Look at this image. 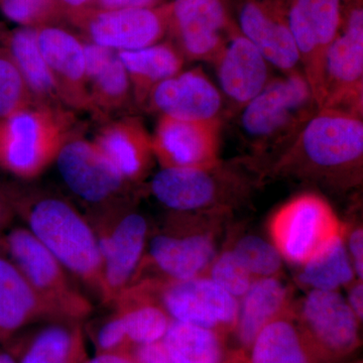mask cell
Instances as JSON below:
<instances>
[{
    "label": "cell",
    "instance_id": "obj_28",
    "mask_svg": "<svg viewBox=\"0 0 363 363\" xmlns=\"http://www.w3.org/2000/svg\"><path fill=\"white\" fill-rule=\"evenodd\" d=\"M250 350V363H314V348L298 326L294 308L267 325Z\"/></svg>",
    "mask_w": 363,
    "mask_h": 363
},
{
    "label": "cell",
    "instance_id": "obj_29",
    "mask_svg": "<svg viewBox=\"0 0 363 363\" xmlns=\"http://www.w3.org/2000/svg\"><path fill=\"white\" fill-rule=\"evenodd\" d=\"M4 48L13 57L35 104L64 106L38 44L37 28L21 26L7 35ZM66 107V106H65Z\"/></svg>",
    "mask_w": 363,
    "mask_h": 363
},
{
    "label": "cell",
    "instance_id": "obj_2",
    "mask_svg": "<svg viewBox=\"0 0 363 363\" xmlns=\"http://www.w3.org/2000/svg\"><path fill=\"white\" fill-rule=\"evenodd\" d=\"M363 123L359 114L318 108L297 133L279 169L327 185L352 186L362 178Z\"/></svg>",
    "mask_w": 363,
    "mask_h": 363
},
{
    "label": "cell",
    "instance_id": "obj_20",
    "mask_svg": "<svg viewBox=\"0 0 363 363\" xmlns=\"http://www.w3.org/2000/svg\"><path fill=\"white\" fill-rule=\"evenodd\" d=\"M92 142L130 185L147 175L154 150L152 136L140 119L123 116L105 121Z\"/></svg>",
    "mask_w": 363,
    "mask_h": 363
},
{
    "label": "cell",
    "instance_id": "obj_34",
    "mask_svg": "<svg viewBox=\"0 0 363 363\" xmlns=\"http://www.w3.org/2000/svg\"><path fill=\"white\" fill-rule=\"evenodd\" d=\"M32 93L4 47H0V119L35 105Z\"/></svg>",
    "mask_w": 363,
    "mask_h": 363
},
{
    "label": "cell",
    "instance_id": "obj_10",
    "mask_svg": "<svg viewBox=\"0 0 363 363\" xmlns=\"http://www.w3.org/2000/svg\"><path fill=\"white\" fill-rule=\"evenodd\" d=\"M150 192L177 213L223 208L234 199L245 185L240 177L223 168L219 162L205 168H162L152 177Z\"/></svg>",
    "mask_w": 363,
    "mask_h": 363
},
{
    "label": "cell",
    "instance_id": "obj_16",
    "mask_svg": "<svg viewBox=\"0 0 363 363\" xmlns=\"http://www.w3.org/2000/svg\"><path fill=\"white\" fill-rule=\"evenodd\" d=\"M219 121H190L160 116L152 136L162 168H205L219 162Z\"/></svg>",
    "mask_w": 363,
    "mask_h": 363
},
{
    "label": "cell",
    "instance_id": "obj_43",
    "mask_svg": "<svg viewBox=\"0 0 363 363\" xmlns=\"http://www.w3.org/2000/svg\"><path fill=\"white\" fill-rule=\"evenodd\" d=\"M96 0H55L62 16H70L85 9H92Z\"/></svg>",
    "mask_w": 363,
    "mask_h": 363
},
{
    "label": "cell",
    "instance_id": "obj_1",
    "mask_svg": "<svg viewBox=\"0 0 363 363\" xmlns=\"http://www.w3.org/2000/svg\"><path fill=\"white\" fill-rule=\"evenodd\" d=\"M16 213L74 281L106 305L102 259L90 221L62 195L14 186Z\"/></svg>",
    "mask_w": 363,
    "mask_h": 363
},
{
    "label": "cell",
    "instance_id": "obj_30",
    "mask_svg": "<svg viewBox=\"0 0 363 363\" xmlns=\"http://www.w3.org/2000/svg\"><path fill=\"white\" fill-rule=\"evenodd\" d=\"M16 357L18 363H82V329L78 322L51 321L23 343Z\"/></svg>",
    "mask_w": 363,
    "mask_h": 363
},
{
    "label": "cell",
    "instance_id": "obj_33",
    "mask_svg": "<svg viewBox=\"0 0 363 363\" xmlns=\"http://www.w3.org/2000/svg\"><path fill=\"white\" fill-rule=\"evenodd\" d=\"M230 250L253 279L278 277L283 267V257L274 243L259 236H243Z\"/></svg>",
    "mask_w": 363,
    "mask_h": 363
},
{
    "label": "cell",
    "instance_id": "obj_35",
    "mask_svg": "<svg viewBox=\"0 0 363 363\" xmlns=\"http://www.w3.org/2000/svg\"><path fill=\"white\" fill-rule=\"evenodd\" d=\"M0 9L9 21L26 28L54 25L62 16L55 0H0Z\"/></svg>",
    "mask_w": 363,
    "mask_h": 363
},
{
    "label": "cell",
    "instance_id": "obj_6",
    "mask_svg": "<svg viewBox=\"0 0 363 363\" xmlns=\"http://www.w3.org/2000/svg\"><path fill=\"white\" fill-rule=\"evenodd\" d=\"M135 283L140 284L174 321L217 332L235 327L238 298L207 276L186 281L145 278Z\"/></svg>",
    "mask_w": 363,
    "mask_h": 363
},
{
    "label": "cell",
    "instance_id": "obj_26",
    "mask_svg": "<svg viewBox=\"0 0 363 363\" xmlns=\"http://www.w3.org/2000/svg\"><path fill=\"white\" fill-rule=\"evenodd\" d=\"M111 307L123 318L130 346L160 342L172 322L168 313L138 283L124 289Z\"/></svg>",
    "mask_w": 363,
    "mask_h": 363
},
{
    "label": "cell",
    "instance_id": "obj_36",
    "mask_svg": "<svg viewBox=\"0 0 363 363\" xmlns=\"http://www.w3.org/2000/svg\"><path fill=\"white\" fill-rule=\"evenodd\" d=\"M207 277L238 300L247 292L255 279L231 250L215 257Z\"/></svg>",
    "mask_w": 363,
    "mask_h": 363
},
{
    "label": "cell",
    "instance_id": "obj_12",
    "mask_svg": "<svg viewBox=\"0 0 363 363\" xmlns=\"http://www.w3.org/2000/svg\"><path fill=\"white\" fill-rule=\"evenodd\" d=\"M294 315L315 351L343 357L359 343V321L338 291H310Z\"/></svg>",
    "mask_w": 363,
    "mask_h": 363
},
{
    "label": "cell",
    "instance_id": "obj_44",
    "mask_svg": "<svg viewBox=\"0 0 363 363\" xmlns=\"http://www.w3.org/2000/svg\"><path fill=\"white\" fill-rule=\"evenodd\" d=\"M82 363H136L130 351L123 352L97 353L96 357L85 359Z\"/></svg>",
    "mask_w": 363,
    "mask_h": 363
},
{
    "label": "cell",
    "instance_id": "obj_5",
    "mask_svg": "<svg viewBox=\"0 0 363 363\" xmlns=\"http://www.w3.org/2000/svg\"><path fill=\"white\" fill-rule=\"evenodd\" d=\"M88 220L96 233L106 306H111L140 269L149 241V222L128 200L91 211Z\"/></svg>",
    "mask_w": 363,
    "mask_h": 363
},
{
    "label": "cell",
    "instance_id": "obj_31",
    "mask_svg": "<svg viewBox=\"0 0 363 363\" xmlns=\"http://www.w3.org/2000/svg\"><path fill=\"white\" fill-rule=\"evenodd\" d=\"M346 228V225H345ZM357 279L345 243V230L332 238L300 266L298 281L309 291H338Z\"/></svg>",
    "mask_w": 363,
    "mask_h": 363
},
{
    "label": "cell",
    "instance_id": "obj_37",
    "mask_svg": "<svg viewBox=\"0 0 363 363\" xmlns=\"http://www.w3.org/2000/svg\"><path fill=\"white\" fill-rule=\"evenodd\" d=\"M93 340L97 353L130 351L128 347L130 344L126 336L123 318L116 310L111 315L98 322Z\"/></svg>",
    "mask_w": 363,
    "mask_h": 363
},
{
    "label": "cell",
    "instance_id": "obj_4",
    "mask_svg": "<svg viewBox=\"0 0 363 363\" xmlns=\"http://www.w3.org/2000/svg\"><path fill=\"white\" fill-rule=\"evenodd\" d=\"M9 257L57 320L80 322L92 312L89 298L70 274L26 227L4 235Z\"/></svg>",
    "mask_w": 363,
    "mask_h": 363
},
{
    "label": "cell",
    "instance_id": "obj_25",
    "mask_svg": "<svg viewBox=\"0 0 363 363\" xmlns=\"http://www.w3.org/2000/svg\"><path fill=\"white\" fill-rule=\"evenodd\" d=\"M240 25L243 37L257 47L269 65L290 74L298 72L300 55L288 23L274 20L255 4L241 9Z\"/></svg>",
    "mask_w": 363,
    "mask_h": 363
},
{
    "label": "cell",
    "instance_id": "obj_3",
    "mask_svg": "<svg viewBox=\"0 0 363 363\" xmlns=\"http://www.w3.org/2000/svg\"><path fill=\"white\" fill-rule=\"evenodd\" d=\"M77 135L75 116L65 106L35 104L0 119V169L23 180L38 178Z\"/></svg>",
    "mask_w": 363,
    "mask_h": 363
},
{
    "label": "cell",
    "instance_id": "obj_24",
    "mask_svg": "<svg viewBox=\"0 0 363 363\" xmlns=\"http://www.w3.org/2000/svg\"><path fill=\"white\" fill-rule=\"evenodd\" d=\"M290 286L279 279L259 278L238 300V315L234 330L243 347L250 350L260 331L294 308Z\"/></svg>",
    "mask_w": 363,
    "mask_h": 363
},
{
    "label": "cell",
    "instance_id": "obj_22",
    "mask_svg": "<svg viewBox=\"0 0 363 363\" xmlns=\"http://www.w3.org/2000/svg\"><path fill=\"white\" fill-rule=\"evenodd\" d=\"M215 62L222 92L240 106L247 104L271 81L269 64L243 35L224 45Z\"/></svg>",
    "mask_w": 363,
    "mask_h": 363
},
{
    "label": "cell",
    "instance_id": "obj_32",
    "mask_svg": "<svg viewBox=\"0 0 363 363\" xmlns=\"http://www.w3.org/2000/svg\"><path fill=\"white\" fill-rule=\"evenodd\" d=\"M162 344L174 363H223L219 332L172 320Z\"/></svg>",
    "mask_w": 363,
    "mask_h": 363
},
{
    "label": "cell",
    "instance_id": "obj_23",
    "mask_svg": "<svg viewBox=\"0 0 363 363\" xmlns=\"http://www.w3.org/2000/svg\"><path fill=\"white\" fill-rule=\"evenodd\" d=\"M40 320L57 319L16 264L0 255V340H11Z\"/></svg>",
    "mask_w": 363,
    "mask_h": 363
},
{
    "label": "cell",
    "instance_id": "obj_38",
    "mask_svg": "<svg viewBox=\"0 0 363 363\" xmlns=\"http://www.w3.org/2000/svg\"><path fill=\"white\" fill-rule=\"evenodd\" d=\"M346 225V224H345ZM345 243L348 255L354 269L357 279L363 278V230L362 225L355 226L352 230L345 228Z\"/></svg>",
    "mask_w": 363,
    "mask_h": 363
},
{
    "label": "cell",
    "instance_id": "obj_8",
    "mask_svg": "<svg viewBox=\"0 0 363 363\" xmlns=\"http://www.w3.org/2000/svg\"><path fill=\"white\" fill-rule=\"evenodd\" d=\"M269 230L283 259L300 267L327 241L342 233L345 224L323 198L307 193L279 207L269 220Z\"/></svg>",
    "mask_w": 363,
    "mask_h": 363
},
{
    "label": "cell",
    "instance_id": "obj_17",
    "mask_svg": "<svg viewBox=\"0 0 363 363\" xmlns=\"http://www.w3.org/2000/svg\"><path fill=\"white\" fill-rule=\"evenodd\" d=\"M38 44L62 104L78 111H91L84 42L61 26L37 28Z\"/></svg>",
    "mask_w": 363,
    "mask_h": 363
},
{
    "label": "cell",
    "instance_id": "obj_27",
    "mask_svg": "<svg viewBox=\"0 0 363 363\" xmlns=\"http://www.w3.org/2000/svg\"><path fill=\"white\" fill-rule=\"evenodd\" d=\"M117 55L130 78L133 96L138 104H145L160 83L180 73L185 59L169 44L117 52Z\"/></svg>",
    "mask_w": 363,
    "mask_h": 363
},
{
    "label": "cell",
    "instance_id": "obj_9",
    "mask_svg": "<svg viewBox=\"0 0 363 363\" xmlns=\"http://www.w3.org/2000/svg\"><path fill=\"white\" fill-rule=\"evenodd\" d=\"M55 162L67 188L91 211L128 200L130 184L94 143L75 135L63 145Z\"/></svg>",
    "mask_w": 363,
    "mask_h": 363
},
{
    "label": "cell",
    "instance_id": "obj_21",
    "mask_svg": "<svg viewBox=\"0 0 363 363\" xmlns=\"http://www.w3.org/2000/svg\"><path fill=\"white\" fill-rule=\"evenodd\" d=\"M86 76L91 111L99 121H111L130 104L133 90L117 52L84 42Z\"/></svg>",
    "mask_w": 363,
    "mask_h": 363
},
{
    "label": "cell",
    "instance_id": "obj_14",
    "mask_svg": "<svg viewBox=\"0 0 363 363\" xmlns=\"http://www.w3.org/2000/svg\"><path fill=\"white\" fill-rule=\"evenodd\" d=\"M340 0H296L288 26L318 108L323 92L325 54L338 35Z\"/></svg>",
    "mask_w": 363,
    "mask_h": 363
},
{
    "label": "cell",
    "instance_id": "obj_46",
    "mask_svg": "<svg viewBox=\"0 0 363 363\" xmlns=\"http://www.w3.org/2000/svg\"><path fill=\"white\" fill-rule=\"evenodd\" d=\"M0 255H6V248H4V235L0 236Z\"/></svg>",
    "mask_w": 363,
    "mask_h": 363
},
{
    "label": "cell",
    "instance_id": "obj_18",
    "mask_svg": "<svg viewBox=\"0 0 363 363\" xmlns=\"http://www.w3.org/2000/svg\"><path fill=\"white\" fill-rule=\"evenodd\" d=\"M150 107L161 116L190 121H219L222 95L200 69L180 72L150 93Z\"/></svg>",
    "mask_w": 363,
    "mask_h": 363
},
{
    "label": "cell",
    "instance_id": "obj_45",
    "mask_svg": "<svg viewBox=\"0 0 363 363\" xmlns=\"http://www.w3.org/2000/svg\"><path fill=\"white\" fill-rule=\"evenodd\" d=\"M0 363H18V359L11 352L0 350Z\"/></svg>",
    "mask_w": 363,
    "mask_h": 363
},
{
    "label": "cell",
    "instance_id": "obj_13",
    "mask_svg": "<svg viewBox=\"0 0 363 363\" xmlns=\"http://www.w3.org/2000/svg\"><path fill=\"white\" fill-rule=\"evenodd\" d=\"M90 43L116 52L156 45L166 30L164 14L152 7L85 9L68 16Z\"/></svg>",
    "mask_w": 363,
    "mask_h": 363
},
{
    "label": "cell",
    "instance_id": "obj_7",
    "mask_svg": "<svg viewBox=\"0 0 363 363\" xmlns=\"http://www.w3.org/2000/svg\"><path fill=\"white\" fill-rule=\"evenodd\" d=\"M314 105L316 102L304 74L293 72L269 81L243 106L241 128L255 143H271L305 123L311 117Z\"/></svg>",
    "mask_w": 363,
    "mask_h": 363
},
{
    "label": "cell",
    "instance_id": "obj_11",
    "mask_svg": "<svg viewBox=\"0 0 363 363\" xmlns=\"http://www.w3.org/2000/svg\"><path fill=\"white\" fill-rule=\"evenodd\" d=\"M363 83V13L354 9L344 33L327 49L323 67V92L319 108L362 113Z\"/></svg>",
    "mask_w": 363,
    "mask_h": 363
},
{
    "label": "cell",
    "instance_id": "obj_39",
    "mask_svg": "<svg viewBox=\"0 0 363 363\" xmlns=\"http://www.w3.org/2000/svg\"><path fill=\"white\" fill-rule=\"evenodd\" d=\"M131 354L136 363H174L162 341L135 346Z\"/></svg>",
    "mask_w": 363,
    "mask_h": 363
},
{
    "label": "cell",
    "instance_id": "obj_42",
    "mask_svg": "<svg viewBox=\"0 0 363 363\" xmlns=\"http://www.w3.org/2000/svg\"><path fill=\"white\" fill-rule=\"evenodd\" d=\"M348 288L347 304L354 313L358 321L362 322L363 318V284L360 279H355Z\"/></svg>",
    "mask_w": 363,
    "mask_h": 363
},
{
    "label": "cell",
    "instance_id": "obj_40",
    "mask_svg": "<svg viewBox=\"0 0 363 363\" xmlns=\"http://www.w3.org/2000/svg\"><path fill=\"white\" fill-rule=\"evenodd\" d=\"M16 216L14 206V186L0 182V236Z\"/></svg>",
    "mask_w": 363,
    "mask_h": 363
},
{
    "label": "cell",
    "instance_id": "obj_19",
    "mask_svg": "<svg viewBox=\"0 0 363 363\" xmlns=\"http://www.w3.org/2000/svg\"><path fill=\"white\" fill-rule=\"evenodd\" d=\"M184 58L214 60L222 50L225 26L224 7L219 0H175L168 11Z\"/></svg>",
    "mask_w": 363,
    "mask_h": 363
},
{
    "label": "cell",
    "instance_id": "obj_41",
    "mask_svg": "<svg viewBox=\"0 0 363 363\" xmlns=\"http://www.w3.org/2000/svg\"><path fill=\"white\" fill-rule=\"evenodd\" d=\"M157 0H96L95 9H145L152 7Z\"/></svg>",
    "mask_w": 363,
    "mask_h": 363
},
{
    "label": "cell",
    "instance_id": "obj_15",
    "mask_svg": "<svg viewBox=\"0 0 363 363\" xmlns=\"http://www.w3.org/2000/svg\"><path fill=\"white\" fill-rule=\"evenodd\" d=\"M172 226L149 238L140 269L152 267L159 274L152 278L171 281L204 276L217 255L213 234L182 223Z\"/></svg>",
    "mask_w": 363,
    "mask_h": 363
}]
</instances>
